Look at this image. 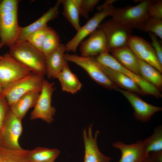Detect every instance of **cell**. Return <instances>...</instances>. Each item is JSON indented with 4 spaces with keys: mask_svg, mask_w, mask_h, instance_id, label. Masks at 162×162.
Wrapping results in <instances>:
<instances>
[{
    "mask_svg": "<svg viewBox=\"0 0 162 162\" xmlns=\"http://www.w3.org/2000/svg\"><path fill=\"white\" fill-rule=\"evenodd\" d=\"M149 35L152 41L151 45L158 61L162 64V46L161 43L158 40L157 36L154 34L149 33Z\"/></svg>",
    "mask_w": 162,
    "mask_h": 162,
    "instance_id": "d6a6232c",
    "label": "cell"
},
{
    "mask_svg": "<svg viewBox=\"0 0 162 162\" xmlns=\"http://www.w3.org/2000/svg\"><path fill=\"white\" fill-rule=\"evenodd\" d=\"M116 90L129 102L134 109L135 118L143 122L149 121L154 113L162 110V107L148 103L134 93L118 88Z\"/></svg>",
    "mask_w": 162,
    "mask_h": 162,
    "instance_id": "5bb4252c",
    "label": "cell"
},
{
    "mask_svg": "<svg viewBox=\"0 0 162 162\" xmlns=\"http://www.w3.org/2000/svg\"><path fill=\"white\" fill-rule=\"evenodd\" d=\"M94 58L101 65L120 72L131 79L139 86L145 95H152L158 98L162 97L159 89L145 81L140 75L124 67L109 53L102 54Z\"/></svg>",
    "mask_w": 162,
    "mask_h": 162,
    "instance_id": "8992f818",
    "label": "cell"
},
{
    "mask_svg": "<svg viewBox=\"0 0 162 162\" xmlns=\"http://www.w3.org/2000/svg\"><path fill=\"white\" fill-rule=\"evenodd\" d=\"M147 155L152 153L162 152V128L161 126L154 130L153 134L144 140Z\"/></svg>",
    "mask_w": 162,
    "mask_h": 162,
    "instance_id": "83f0119b",
    "label": "cell"
},
{
    "mask_svg": "<svg viewBox=\"0 0 162 162\" xmlns=\"http://www.w3.org/2000/svg\"><path fill=\"white\" fill-rule=\"evenodd\" d=\"M65 45L61 44L53 52L45 57L46 74L49 79L55 78L67 63L64 58Z\"/></svg>",
    "mask_w": 162,
    "mask_h": 162,
    "instance_id": "ac0fdd59",
    "label": "cell"
},
{
    "mask_svg": "<svg viewBox=\"0 0 162 162\" xmlns=\"http://www.w3.org/2000/svg\"><path fill=\"white\" fill-rule=\"evenodd\" d=\"M20 27L18 21V10L0 13V48L11 46L17 41Z\"/></svg>",
    "mask_w": 162,
    "mask_h": 162,
    "instance_id": "8fae6325",
    "label": "cell"
},
{
    "mask_svg": "<svg viewBox=\"0 0 162 162\" xmlns=\"http://www.w3.org/2000/svg\"><path fill=\"white\" fill-rule=\"evenodd\" d=\"M64 58L67 62H72L81 67L93 80L105 88L116 90L118 88L101 69L94 57L66 53Z\"/></svg>",
    "mask_w": 162,
    "mask_h": 162,
    "instance_id": "277c9868",
    "label": "cell"
},
{
    "mask_svg": "<svg viewBox=\"0 0 162 162\" xmlns=\"http://www.w3.org/2000/svg\"><path fill=\"white\" fill-rule=\"evenodd\" d=\"M128 46L138 59L150 64L162 73V64L149 42L141 37L132 35L129 40Z\"/></svg>",
    "mask_w": 162,
    "mask_h": 162,
    "instance_id": "7c38bea8",
    "label": "cell"
},
{
    "mask_svg": "<svg viewBox=\"0 0 162 162\" xmlns=\"http://www.w3.org/2000/svg\"><path fill=\"white\" fill-rule=\"evenodd\" d=\"M28 150H13L0 146V162H29Z\"/></svg>",
    "mask_w": 162,
    "mask_h": 162,
    "instance_id": "484cf974",
    "label": "cell"
},
{
    "mask_svg": "<svg viewBox=\"0 0 162 162\" xmlns=\"http://www.w3.org/2000/svg\"><path fill=\"white\" fill-rule=\"evenodd\" d=\"M49 28L47 25L29 35L26 40L42 52L43 43Z\"/></svg>",
    "mask_w": 162,
    "mask_h": 162,
    "instance_id": "f1b7e54d",
    "label": "cell"
},
{
    "mask_svg": "<svg viewBox=\"0 0 162 162\" xmlns=\"http://www.w3.org/2000/svg\"><path fill=\"white\" fill-rule=\"evenodd\" d=\"M148 12L150 17L162 20V1L150 0Z\"/></svg>",
    "mask_w": 162,
    "mask_h": 162,
    "instance_id": "1f68e13d",
    "label": "cell"
},
{
    "mask_svg": "<svg viewBox=\"0 0 162 162\" xmlns=\"http://www.w3.org/2000/svg\"><path fill=\"white\" fill-rule=\"evenodd\" d=\"M63 7L62 14L65 18L76 31L81 26L80 24V15L76 0H61Z\"/></svg>",
    "mask_w": 162,
    "mask_h": 162,
    "instance_id": "d4e9b609",
    "label": "cell"
},
{
    "mask_svg": "<svg viewBox=\"0 0 162 162\" xmlns=\"http://www.w3.org/2000/svg\"><path fill=\"white\" fill-rule=\"evenodd\" d=\"M21 121L9 107L0 130V146L13 150L23 148L19 143L23 130Z\"/></svg>",
    "mask_w": 162,
    "mask_h": 162,
    "instance_id": "5b68a950",
    "label": "cell"
},
{
    "mask_svg": "<svg viewBox=\"0 0 162 162\" xmlns=\"http://www.w3.org/2000/svg\"><path fill=\"white\" fill-rule=\"evenodd\" d=\"M44 76L31 73L3 88L4 96L9 106L24 94L31 92H40Z\"/></svg>",
    "mask_w": 162,
    "mask_h": 162,
    "instance_id": "3957f363",
    "label": "cell"
},
{
    "mask_svg": "<svg viewBox=\"0 0 162 162\" xmlns=\"http://www.w3.org/2000/svg\"><path fill=\"white\" fill-rule=\"evenodd\" d=\"M40 92L33 91L24 94L9 106L10 110L22 120L29 110L34 106Z\"/></svg>",
    "mask_w": 162,
    "mask_h": 162,
    "instance_id": "44dd1931",
    "label": "cell"
},
{
    "mask_svg": "<svg viewBox=\"0 0 162 162\" xmlns=\"http://www.w3.org/2000/svg\"><path fill=\"white\" fill-rule=\"evenodd\" d=\"M99 131H96L94 136L92 132V124L87 129H84L82 136L84 145L83 162H110L111 158L103 154L100 150L97 143Z\"/></svg>",
    "mask_w": 162,
    "mask_h": 162,
    "instance_id": "9a60e30c",
    "label": "cell"
},
{
    "mask_svg": "<svg viewBox=\"0 0 162 162\" xmlns=\"http://www.w3.org/2000/svg\"><path fill=\"white\" fill-rule=\"evenodd\" d=\"M80 15L88 19L89 14L99 2L98 0H76Z\"/></svg>",
    "mask_w": 162,
    "mask_h": 162,
    "instance_id": "4dcf8cb0",
    "label": "cell"
},
{
    "mask_svg": "<svg viewBox=\"0 0 162 162\" xmlns=\"http://www.w3.org/2000/svg\"><path fill=\"white\" fill-rule=\"evenodd\" d=\"M111 55L122 66L139 75L138 58L128 46L111 50Z\"/></svg>",
    "mask_w": 162,
    "mask_h": 162,
    "instance_id": "ffe728a7",
    "label": "cell"
},
{
    "mask_svg": "<svg viewBox=\"0 0 162 162\" xmlns=\"http://www.w3.org/2000/svg\"><path fill=\"white\" fill-rule=\"evenodd\" d=\"M3 57V56H0V59L2 58Z\"/></svg>",
    "mask_w": 162,
    "mask_h": 162,
    "instance_id": "74e56055",
    "label": "cell"
},
{
    "mask_svg": "<svg viewBox=\"0 0 162 162\" xmlns=\"http://www.w3.org/2000/svg\"><path fill=\"white\" fill-rule=\"evenodd\" d=\"M113 146L121 152V158L118 162H143L148 156L144 140H142L130 144L117 141L113 143Z\"/></svg>",
    "mask_w": 162,
    "mask_h": 162,
    "instance_id": "2e32d148",
    "label": "cell"
},
{
    "mask_svg": "<svg viewBox=\"0 0 162 162\" xmlns=\"http://www.w3.org/2000/svg\"><path fill=\"white\" fill-rule=\"evenodd\" d=\"M116 8L111 4L96 13L77 31L74 37L65 45L66 51L75 52L81 42L97 29L106 17L112 16Z\"/></svg>",
    "mask_w": 162,
    "mask_h": 162,
    "instance_id": "ba28073f",
    "label": "cell"
},
{
    "mask_svg": "<svg viewBox=\"0 0 162 162\" xmlns=\"http://www.w3.org/2000/svg\"><path fill=\"white\" fill-rule=\"evenodd\" d=\"M9 48L10 56L32 73L46 74L45 56L27 41H17Z\"/></svg>",
    "mask_w": 162,
    "mask_h": 162,
    "instance_id": "6da1fadb",
    "label": "cell"
},
{
    "mask_svg": "<svg viewBox=\"0 0 162 162\" xmlns=\"http://www.w3.org/2000/svg\"><path fill=\"white\" fill-rule=\"evenodd\" d=\"M81 56L95 57L110 50L107 39L103 32L98 28L80 43Z\"/></svg>",
    "mask_w": 162,
    "mask_h": 162,
    "instance_id": "4fadbf2b",
    "label": "cell"
},
{
    "mask_svg": "<svg viewBox=\"0 0 162 162\" xmlns=\"http://www.w3.org/2000/svg\"><path fill=\"white\" fill-rule=\"evenodd\" d=\"M54 82L44 79L42 88L36 103L31 112L30 119H40L48 124L54 121L56 109L52 106V97L55 90Z\"/></svg>",
    "mask_w": 162,
    "mask_h": 162,
    "instance_id": "52a82bcc",
    "label": "cell"
},
{
    "mask_svg": "<svg viewBox=\"0 0 162 162\" xmlns=\"http://www.w3.org/2000/svg\"><path fill=\"white\" fill-rule=\"evenodd\" d=\"M138 62L140 75L160 91L162 88L161 73L148 63L139 59Z\"/></svg>",
    "mask_w": 162,
    "mask_h": 162,
    "instance_id": "603a6c76",
    "label": "cell"
},
{
    "mask_svg": "<svg viewBox=\"0 0 162 162\" xmlns=\"http://www.w3.org/2000/svg\"><path fill=\"white\" fill-rule=\"evenodd\" d=\"M55 78L59 80L62 89L64 92L74 94L81 88V83L71 70L67 63Z\"/></svg>",
    "mask_w": 162,
    "mask_h": 162,
    "instance_id": "7402d4cb",
    "label": "cell"
},
{
    "mask_svg": "<svg viewBox=\"0 0 162 162\" xmlns=\"http://www.w3.org/2000/svg\"><path fill=\"white\" fill-rule=\"evenodd\" d=\"M98 28L106 37L110 52L113 49L128 46L132 29L112 18L101 23Z\"/></svg>",
    "mask_w": 162,
    "mask_h": 162,
    "instance_id": "9c48e42d",
    "label": "cell"
},
{
    "mask_svg": "<svg viewBox=\"0 0 162 162\" xmlns=\"http://www.w3.org/2000/svg\"><path fill=\"white\" fill-rule=\"evenodd\" d=\"M142 30L152 33L162 39V20L149 17L144 23Z\"/></svg>",
    "mask_w": 162,
    "mask_h": 162,
    "instance_id": "f546056e",
    "label": "cell"
},
{
    "mask_svg": "<svg viewBox=\"0 0 162 162\" xmlns=\"http://www.w3.org/2000/svg\"><path fill=\"white\" fill-rule=\"evenodd\" d=\"M115 1L114 0H106L103 4L98 6L97 9L99 10L98 11H100L108 6L113 4Z\"/></svg>",
    "mask_w": 162,
    "mask_h": 162,
    "instance_id": "e575fe53",
    "label": "cell"
},
{
    "mask_svg": "<svg viewBox=\"0 0 162 162\" xmlns=\"http://www.w3.org/2000/svg\"><path fill=\"white\" fill-rule=\"evenodd\" d=\"M32 72L7 53L0 59V83L3 89Z\"/></svg>",
    "mask_w": 162,
    "mask_h": 162,
    "instance_id": "30bf717a",
    "label": "cell"
},
{
    "mask_svg": "<svg viewBox=\"0 0 162 162\" xmlns=\"http://www.w3.org/2000/svg\"><path fill=\"white\" fill-rule=\"evenodd\" d=\"M9 106L2 94L0 96V130L5 119Z\"/></svg>",
    "mask_w": 162,
    "mask_h": 162,
    "instance_id": "836d02e7",
    "label": "cell"
},
{
    "mask_svg": "<svg viewBox=\"0 0 162 162\" xmlns=\"http://www.w3.org/2000/svg\"><path fill=\"white\" fill-rule=\"evenodd\" d=\"M60 38L56 32L49 27L42 48V53L45 57L50 54L59 47Z\"/></svg>",
    "mask_w": 162,
    "mask_h": 162,
    "instance_id": "4316f807",
    "label": "cell"
},
{
    "mask_svg": "<svg viewBox=\"0 0 162 162\" xmlns=\"http://www.w3.org/2000/svg\"><path fill=\"white\" fill-rule=\"evenodd\" d=\"M60 154L57 148L37 146L28 150L27 158L29 162H54Z\"/></svg>",
    "mask_w": 162,
    "mask_h": 162,
    "instance_id": "cb8c5ba5",
    "label": "cell"
},
{
    "mask_svg": "<svg viewBox=\"0 0 162 162\" xmlns=\"http://www.w3.org/2000/svg\"><path fill=\"white\" fill-rule=\"evenodd\" d=\"M143 162H159L150 155H148Z\"/></svg>",
    "mask_w": 162,
    "mask_h": 162,
    "instance_id": "d590c367",
    "label": "cell"
},
{
    "mask_svg": "<svg viewBox=\"0 0 162 162\" xmlns=\"http://www.w3.org/2000/svg\"><path fill=\"white\" fill-rule=\"evenodd\" d=\"M149 1H139L135 5L116 8L112 18L131 29L142 30L144 23L149 17L148 12Z\"/></svg>",
    "mask_w": 162,
    "mask_h": 162,
    "instance_id": "7a4b0ae2",
    "label": "cell"
},
{
    "mask_svg": "<svg viewBox=\"0 0 162 162\" xmlns=\"http://www.w3.org/2000/svg\"><path fill=\"white\" fill-rule=\"evenodd\" d=\"M3 91V88L0 83V96L2 95Z\"/></svg>",
    "mask_w": 162,
    "mask_h": 162,
    "instance_id": "8d00e7d4",
    "label": "cell"
},
{
    "mask_svg": "<svg viewBox=\"0 0 162 162\" xmlns=\"http://www.w3.org/2000/svg\"><path fill=\"white\" fill-rule=\"evenodd\" d=\"M98 63L102 70L117 86L130 92L141 95H145L139 86L127 76L120 72L105 67Z\"/></svg>",
    "mask_w": 162,
    "mask_h": 162,
    "instance_id": "d6986e66",
    "label": "cell"
},
{
    "mask_svg": "<svg viewBox=\"0 0 162 162\" xmlns=\"http://www.w3.org/2000/svg\"><path fill=\"white\" fill-rule=\"evenodd\" d=\"M61 0L58 1L55 4L49 9L37 20L31 24L24 27H21L17 41H24L28 37L34 32L47 25V23L58 16L59 7Z\"/></svg>",
    "mask_w": 162,
    "mask_h": 162,
    "instance_id": "e0dca14e",
    "label": "cell"
}]
</instances>
